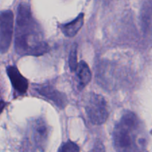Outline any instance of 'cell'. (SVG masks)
<instances>
[{
  "label": "cell",
  "instance_id": "obj_8",
  "mask_svg": "<svg viewBox=\"0 0 152 152\" xmlns=\"http://www.w3.org/2000/svg\"><path fill=\"white\" fill-rule=\"evenodd\" d=\"M83 22H84V13H80L76 19L71 22L61 25L60 29L66 37H74L83 27Z\"/></svg>",
  "mask_w": 152,
  "mask_h": 152
},
{
  "label": "cell",
  "instance_id": "obj_3",
  "mask_svg": "<svg viewBox=\"0 0 152 152\" xmlns=\"http://www.w3.org/2000/svg\"><path fill=\"white\" fill-rule=\"evenodd\" d=\"M86 111L91 123L102 125L108 117V111L105 99L96 94H91L86 104Z\"/></svg>",
  "mask_w": 152,
  "mask_h": 152
},
{
  "label": "cell",
  "instance_id": "obj_6",
  "mask_svg": "<svg viewBox=\"0 0 152 152\" xmlns=\"http://www.w3.org/2000/svg\"><path fill=\"white\" fill-rule=\"evenodd\" d=\"M35 90L39 94H40V95L45 96L48 100L53 101V103L59 108H65L68 99L65 94L61 93L50 85L46 84L42 85H42L37 86Z\"/></svg>",
  "mask_w": 152,
  "mask_h": 152
},
{
  "label": "cell",
  "instance_id": "obj_7",
  "mask_svg": "<svg viewBox=\"0 0 152 152\" xmlns=\"http://www.w3.org/2000/svg\"><path fill=\"white\" fill-rule=\"evenodd\" d=\"M7 74L15 91L19 95L25 94L28 90V83L17 68L12 65L8 66L7 68Z\"/></svg>",
  "mask_w": 152,
  "mask_h": 152
},
{
  "label": "cell",
  "instance_id": "obj_4",
  "mask_svg": "<svg viewBox=\"0 0 152 152\" xmlns=\"http://www.w3.org/2000/svg\"><path fill=\"white\" fill-rule=\"evenodd\" d=\"M0 28V49L1 53H4L10 48L13 36V12L10 10H4L1 12Z\"/></svg>",
  "mask_w": 152,
  "mask_h": 152
},
{
  "label": "cell",
  "instance_id": "obj_5",
  "mask_svg": "<svg viewBox=\"0 0 152 152\" xmlns=\"http://www.w3.org/2000/svg\"><path fill=\"white\" fill-rule=\"evenodd\" d=\"M29 140L34 145L41 148L45 144L48 136V128L42 120H37L31 123L28 129Z\"/></svg>",
  "mask_w": 152,
  "mask_h": 152
},
{
  "label": "cell",
  "instance_id": "obj_11",
  "mask_svg": "<svg viewBox=\"0 0 152 152\" xmlns=\"http://www.w3.org/2000/svg\"><path fill=\"white\" fill-rule=\"evenodd\" d=\"M79 64L77 63V45H74L71 48L69 55V66L71 71H77Z\"/></svg>",
  "mask_w": 152,
  "mask_h": 152
},
{
  "label": "cell",
  "instance_id": "obj_1",
  "mask_svg": "<svg viewBox=\"0 0 152 152\" xmlns=\"http://www.w3.org/2000/svg\"><path fill=\"white\" fill-rule=\"evenodd\" d=\"M15 49L21 56H39L49 50L41 26L28 4H19L17 9Z\"/></svg>",
  "mask_w": 152,
  "mask_h": 152
},
{
  "label": "cell",
  "instance_id": "obj_9",
  "mask_svg": "<svg viewBox=\"0 0 152 152\" xmlns=\"http://www.w3.org/2000/svg\"><path fill=\"white\" fill-rule=\"evenodd\" d=\"M77 75L78 77L79 88L80 89L86 87L91 80V72L88 65L84 61H81L79 63L77 69Z\"/></svg>",
  "mask_w": 152,
  "mask_h": 152
},
{
  "label": "cell",
  "instance_id": "obj_13",
  "mask_svg": "<svg viewBox=\"0 0 152 152\" xmlns=\"http://www.w3.org/2000/svg\"><path fill=\"white\" fill-rule=\"evenodd\" d=\"M93 152H104V147L102 144L96 145L94 148Z\"/></svg>",
  "mask_w": 152,
  "mask_h": 152
},
{
  "label": "cell",
  "instance_id": "obj_12",
  "mask_svg": "<svg viewBox=\"0 0 152 152\" xmlns=\"http://www.w3.org/2000/svg\"><path fill=\"white\" fill-rule=\"evenodd\" d=\"M58 152H80V148L75 142L68 140L59 148Z\"/></svg>",
  "mask_w": 152,
  "mask_h": 152
},
{
  "label": "cell",
  "instance_id": "obj_10",
  "mask_svg": "<svg viewBox=\"0 0 152 152\" xmlns=\"http://www.w3.org/2000/svg\"><path fill=\"white\" fill-rule=\"evenodd\" d=\"M142 20L147 28L152 31V0L147 1L142 10Z\"/></svg>",
  "mask_w": 152,
  "mask_h": 152
},
{
  "label": "cell",
  "instance_id": "obj_2",
  "mask_svg": "<svg viewBox=\"0 0 152 152\" xmlns=\"http://www.w3.org/2000/svg\"><path fill=\"white\" fill-rule=\"evenodd\" d=\"M113 141L117 152L145 151V128L137 114L132 111L124 113L114 126Z\"/></svg>",
  "mask_w": 152,
  "mask_h": 152
}]
</instances>
